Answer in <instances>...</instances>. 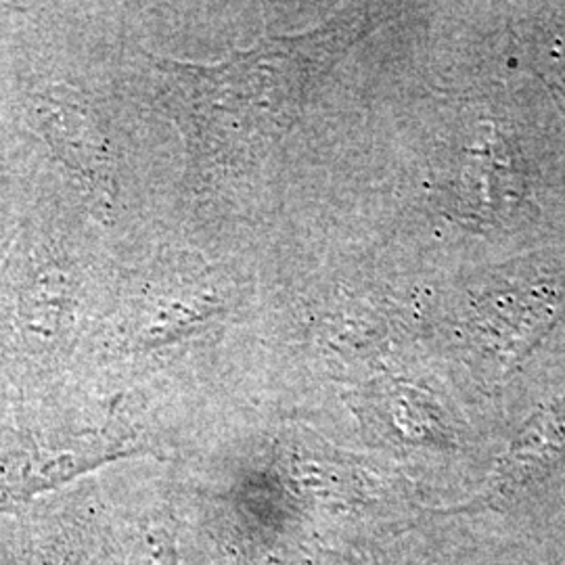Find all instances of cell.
Returning a JSON list of instances; mask_svg holds the SVG:
<instances>
[{"mask_svg": "<svg viewBox=\"0 0 565 565\" xmlns=\"http://www.w3.org/2000/svg\"><path fill=\"white\" fill-rule=\"evenodd\" d=\"M565 461V411L557 406L539 411L520 436L509 446L484 490L469 503L450 507L445 513H476L486 507L501 505L520 490L539 482Z\"/></svg>", "mask_w": 565, "mask_h": 565, "instance_id": "7", "label": "cell"}, {"mask_svg": "<svg viewBox=\"0 0 565 565\" xmlns=\"http://www.w3.org/2000/svg\"><path fill=\"white\" fill-rule=\"evenodd\" d=\"M51 565H63V564H51Z\"/></svg>", "mask_w": 565, "mask_h": 565, "instance_id": "9", "label": "cell"}, {"mask_svg": "<svg viewBox=\"0 0 565 565\" xmlns=\"http://www.w3.org/2000/svg\"><path fill=\"white\" fill-rule=\"evenodd\" d=\"M30 121L78 181L97 216L111 223L120 193L118 158L97 109L70 84H53L34 95Z\"/></svg>", "mask_w": 565, "mask_h": 565, "instance_id": "2", "label": "cell"}, {"mask_svg": "<svg viewBox=\"0 0 565 565\" xmlns=\"http://www.w3.org/2000/svg\"><path fill=\"white\" fill-rule=\"evenodd\" d=\"M564 306V294H553L548 287L499 289L476 306V338L486 356L507 373L524 359Z\"/></svg>", "mask_w": 565, "mask_h": 565, "instance_id": "6", "label": "cell"}, {"mask_svg": "<svg viewBox=\"0 0 565 565\" xmlns=\"http://www.w3.org/2000/svg\"><path fill=\"white\" fill-rule=\"evenodd\" d=\"M139 452V448H132L124 438L105 431H84L55 443L32 436L0 455V513L67 484L97 467Z\"/></svg>", "mask_w": 565, "mask_h": 565, "instance_id": "5", "label": "cell"}, {"mask_svg": "<svg viewBox=\"0 0 565 565\" xmlns=\"http://www.w3.org/2000/svg\"><path fill=\"white\" fill-rule=\"evenodd\" d=\"M226 310L221 285L205 268L166 263L128 296L116 340L128 352H151L189 340Z\"/></svg>", "mask_w": 565, "mask_h": 565, "instance_id": "3", "label": "cell"}, {"mask_svg": "<svg viewBox=\"0 0 565 565\" xmlns=\"http://www.w3.org/2000/svg\"><path fill=\"white\" fill-rule=\"evenodd\" d=\"M380 13L343 11L321 28L268 39L216 65L156 61L158 97L202 170H233L281 139L308 93Z\"/></svg>", "mask_w": 565, "mask_h": 565, "instance_id": "1", "label": "cell"}, {"mask_svg": "<svg viewBox=\"0 0 565 565\" xmlns=\"http://www.w3.org/2000/svg\"><path fill=\"white\" fill-rule=\"evenodd\" d=\"M76 289L72 268L53 245H20L4 264L2 275L7 321L28 348L61 345L74 329Z\"/></svg>", "mask_w": 565, "mask_h": 565, "instance_id": "4", "label": "cell"}, {"mask_svg": "<svg viewBox=\"0 0 565 565\" xmlns=\"http://www.w3.org/2000/svg\"><path fill=\"white\" fill-rule=\"evenodd\" d=\"M132 565H181L177 536L170 525H149L132 557Z\"/></svg>", "mask_w": 565, "mask_h": 565, "instance_id": "8", "label": "cell"}]
</instances>
